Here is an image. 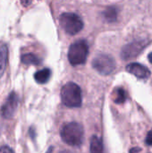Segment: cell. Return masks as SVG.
Wrapping results in <instances>:
<instances>
[{"label":"cell","instance_id":"6da1fadb","mask_svg":"<svg viewBox=\"0 0 152 153\" xmlns=\"http://www.w3.org/2000/svg\"><path fill=\"white\" fill-rule=\"evenodd\" d=\"M60 134L64 143L70 146L79 147L83 142L84 130L81 124L72 122L63 126Z\"/></svg>","mask_w":152,"mask_h":153},{"label":"cell","instance_id":"7a4b0ae2","mask_svg":"<svg viewBox=\"0 0 152 153\" xmlns=\"http://www.w3.org/2000/svg\"><path fill=\"white\" fill-rule=\"evenodd\" d=\"M61 100L68 108H79L82 97L81 88L74 82H67L61 89Z\"/></svg>","mask_w":152,"mask_h":153},{"label":"cell","instance_id":"3957f363","mask_svg":"<svg viewBox=\"0 0 152 153\" xmlns=\"http://www.w3.org/2000/svg\"><path fill=\"white\" fill-rule=\"evenodd\" d=\"M89 54V47L85 40L81 39L73 43L68 51V60L73 66L83 65Z\"/></svg>","mask_w":152,"mask_h":153},{"label":"cell","instance_id":"277c9868","mask_svg":"<svg viewBox=\"0 0 152 153\" xmlns=\"http://www.w3.org/2000/svg\"><path fill=\"white\" fill-rule=\"evenodd\" d=\"M59 22L65 31L70 35H75L83 28V22L82 18L76 13H65L59 17Z\"/></svg>","mask_w":152,"mask_h":153},{"label":"cell","instance_id":"5b68a950","mask_svg":"<svg viewBox=\"0 0 152 153\" xmlns=\"http://www.w3.org/2000/svg\"><path fill=\"white\" fill-rule=\"evenodd\" d=\"M93 68L102 75H108L116 69L115 59L106 54L98 55L92 61Z\"/></svg>","mask_w":152,"mask_h":153},{"label":"cell","instance_id":"8992f818","mask_svg":"<svg viewBox=\"0 0 152 153\" xmlns=\"http://www.w3.org/2000/svg\"><path fill=\"white\" fill-rule=\"evenodd\" d=\"M19 98L15 92H11L1 108V115L4 118H12L18 108Z\"/></svg>","mask_w":152,"mask_h":153},{"label":"cell","instance_id":"52a82bcc","mask_svg":"<svg viewBox=\"0 0 152 153\" xmlns=\"http://www.w3.org/2000/svg\"><path fill=\"white\" fill-rule=\"evenodd\" d=\"M146 45L147 42L145 41H134L125 45L121 51L122 58L124 60H130L136 57L142 51Z\"/></svg>","mask_w":152,"mask_h":153},{"label":"cell","instance_id":"ba28073f","mask_svg":"<svg viewBox=\"0 0 152 153\" xmlns=\"http://www.w3.org/2000/svg\"><path fill=\"white\" fill-rule=\"evenodd\" d=\"M126 71L128 73L133 74L134 76H136L139 79H147L151 75L150 70L146 66H144L139 63L129 64L126 66Z\"/></svg>","mask_w":152,"mask_h":153},{"label":"cell","instance_id":"9c48e42d","mask_svg":"<svg viewBox=\"0 0 152 153\" xmlns=\"http://www.w3.org/2000/svg\"><path fill=\"white\" fill-rule=\"evenodd\" d=\"M8 60V48L5 44H0V77L4 74Z\"/></svg>","mask_w":152,"mask_h":153},{"label":"cell","instance_id":"30bf717a","mask_svg":"<svg viewBox=\"0 0 152 153\" xmlns=\"http://www.w3.org/2000/svg\"><path fill=\"white\" fill-rule=\"evenodd\" d=\"M90 151V153H104L103 143L99 137H98L96 135L91 137Z\"/></svg>","mask_w":152,"mask_h":153},{"label":"cell","instance_id":"8fae6325","mask_svg":"<svg viewBox=\"0 0 152 153\" xmlns=\"http://www.w3.org/2000/svg\"><path fill=\"white\" fill-rule=\"evenodd\" d=\"M51 75V72L48 68H44L42 70L38 71L37 73H35L34 74V79L38 83L43 84L47 82V81L49 80Z\"/></svg>","mask_w":152,"mask_h":153},{"label":"cell","instance_id":"7c38bea8","mask_svg":"<svg viewBox=\"0 0 152 153\" xmlns=\"http://www.w3.org/2000/svg\"><path fill=\"white\" fill-rule=\"evenodd\" d=\"M22 62L24 65H39L41 64V59L31 53L29 54H24L22 56Z\"/></svg>","mask_w":152,"mask_h":153},{"label":"cell","instance_id":"4fadbf2b","mask_svg":"<svg viewBox=\"0 0 152 153\" xmlns=\"http://www.w3.org/2000/svg\"><path fill=\"white\" fill-rule=\"evenodd\" d=\"M112 99L115 103L116 104H122L126 100V93L125 91L122 88H116L113 94H112Z\"/></svg>","mask_w":152,"mask_h":153},{"label":"cell","instance_id":"5bb4252c","mask_svg":"<svg viewBox=\"0 0 152 153\" xmlns=\"http://www.w3.org/2000/svg\"><path fill=\"white\" fill-rule=\"evenodd\" d=\"M103 16L107 20V22H115L117 18V9L116 7H108L103 13Z\"/></svg>","mask_w":152,"mask_h":153},{"label":"cell","instance_id":"9a60e30c","mask_svg":"<svg viewBox=\"0 0 152 153\" xmlns=\"http://www.w3.org/2000/svg\"><path fill=\"white\" fill-rule=\"evenodd\" d=\"M145 143L149 146H152V130H151L147 136H146V140H145Z\"/></svg>","mask_w":152,"mask_h":153},{"label":"cell","instance_id":"2e32d148","mask_svg":"<svg viewBox=\"0 0 152 153\" xmlns=\"http://www.w3.org/2000/svg\"><path fill=\"white\" fill-rule=\"evenodd\" d=\"M0 153H13V150L8 146H3L0 148Z\"/></svg>","mask_w":152,"mask_h":153},{"label":"cell","instance_id":"e0dca14e","mask_svg":"<svg viewBox=\"0 0 152 153\" xmlns=\"http://www.w3.org/2000/svg\"><path fill=\"white\" fill-rule=\"evenodd\" d=\"M21 3H22V5L28 6L29 4H30L32 3V0H21Z\"/></svg>","mask_w":152,"mask_h":153},{"label":"cell","instance_id":"ac0fdd59","mask_svg":"<svg viewBox=\"0 0 152 153\" xmlns=\"http://www.w3.org/2000/svg\"><path fill=\"white\" fill-rule=\"evenodd\" d=\"M148 58H149V61H150V63L152 64V52L149 55V56H148Z\"/></svg>","mask_w":152,"mask_h":153},{"label":"cell","instance_id":"d6986e66","mask_svg":"<svg viewBox=\"0 0 152 153\" xmlns=\"http://www.w3.org/2000/svg\"><path fill=\"white\" fill-rule=\"evenodd\" d=\"M52 152H53V148H52V147H50V148L47 151V152L46 153H52Z\"/></svg>","mask_w":152,"mask_h":153},{"label":"cell","instance_id":"ffe728a7","mask_svg":"<svg viewBox=\"0 0 152 153\" xmlns=\"http://www.w3.org/2000/svg\"><path fill=\"white\" fill-rule=\"evenodd\" d=\"M60 153H72L71 152H69V151H62Z\"/></svg>","mask_w":152,"mask_h":153}]
</instances>
